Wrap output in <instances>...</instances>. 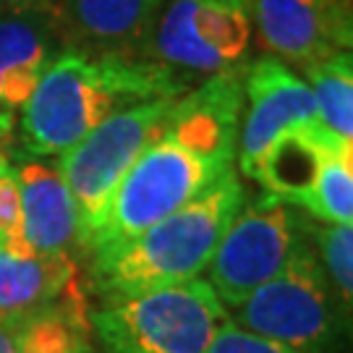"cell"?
Wrapping results in <instances>:
<instances>
[{
    "label": "cell",
    "mask_w": 353,
    "mask_h": 353,
    "mask_svg": "<svg viewBox=\"0 0 353 353\" xmlns=\"http://www.w3.org/2000/svg\"><path fill=\"white\" fill-rule=\"evenodd\" d=\"M243 118V65L178 97L160 134L115 189L87 254L139 236L233 170Z\"/></svg>",
    "instance_id": "obj_1"
},
{
    "label": "cell",
    "mask_w": 353,
    "mask_h": 353,
    "mask_svg": "<svg viewBox=\"0 0 353 353\" xmlns=\"http://www.w3.org/2000/svg\"><path fill=\"white\" fill-rule=\"evenodd\" d=\"M186 92L183 81L144 58L63 50L26 100L21 137L32 154L58 157L118 110Z\"/></svg>",
    "instance_id": "obj_2"
},
{
    "label": "cell",
    "mask_w": 353,
    "mask_h": 353,
    "mask_svg": "<svg viewBox=\"0 0 353 353\" xmlns=\"http://www.w3.org/2000/svg\"><path fill=\"white\" fill-rule=\"evenodd\" d=\"M243 202V186L230 170L139 236L92 252V288L113 299L199 278Z\"/></svg>",
    "instance_id": "obj_3"
},
{
    "label": "cell",
    "mask_w": 353,
    "mask_h": 353,
    "mask_svg": "<svg viewBox=\"0 0 353 353\" xmlns=\"http://www.w3.org/2000/svg\"><path fill=\"white\" fill-rule=\"evenodd\" d=\"M89 319L110 353H210L214 335L230 322L214 288L202 278L102 299Z\"/></svg>",
    "instance_id": "obj_4"
},
{
    "label": "cell",
    "mask_w": 353,
    "mask_h": 353,
    "mask_svg": "<svg viewBox=\"0 0 353 353\" xmlns=\"http://www.w3.org/2000/svg\"><path fill=\"white\" fill-rule=\"evenodd\" d=\"M252 29L249 0H165L139 58L194 89L243 65Z\"/></svg>",
    "instance_id": "obj_5"
},
{
    "label": "cell",
    "mask_w": 353,
    "mask_h": 353,
    "mask_svg": "<svg viewBox=\"0 0 353 353\" xmlns=\"http://www.w3.org/2000/svg\"><path fill=\"white\" fill-rule=\"evenodd\" d=\"M178 100V97H176ZM176 100H150L105 118L71 150L58 154V173L71 191L79 214V246L87 252L94 230L110 207L115 189L131 165L160 134Z\"/></svg>",
    "instance_id": "obj_6"
},
{
    "label": "cell",
    "mask_w": 353,
    "mask_h": 353,
    "mask_svg": "<svg viewBox=\"0 0 353 353\" xmlns=\"http://www.w3.org/2000/svg\"><path fill=\"white\" fill-rule=\"evenodd\" d=\"M230 322L301 353H327L343 322L335 293L309 239L265 285L228 309Z\"/></svg>",
    "instance_id": "obj_7"
},
{
    "label": "cell",
    "mask_w": 353,
    "mask_h": 353,
    "mask_svg": "<svg viewBox=\"0 0 353 353\" xmlns=\"http://www.w3.org/2000/svg\"><path fill=\"white\" fill-rule=\"evenodd\" d=\"M306 220L309 217L270 194L241 207L207 267V283L225 309L239 306L288 265L293 252L306 241Z\"/></svg>",
    "instance_id": "obj_8"
},
{
    "label": "cell",
    "mask_w": 353,
    "mask_h": 353,
    "mask_svg": "<svg viewBox=\"0 0 353 353\" xmlns=\"http://www.w3.org/2000/svg\"><path fill=\"white\" fill-rule=\"evenodd\" d=\"M249 11L262 48L296 74L351 52V0H249Z\"/></svg>",
    "instance_id": "obj_9"
},
{
    "label": "cell",
    "mask_w": 353,
    "mask_h": 353,
    "mask_svg": "<svg viewBox=\"0 0 353 353\" xmlns=\"http://www.w3.org/2000/svg\"><path fill=\"white\" fill-rule=\"evenodd\" d=\"M312 123H319V115L301 74L272 55L243 65V118L236 150L243 176L252 178L272 141Z\"/></svg>",
    "instance_id": "obj_10"
},
{
    "label": "cell",
    "mask_w": 353,
    "mask_h": 353,
    "mask_svg": "<svg viewBox=\"0 0 353 353\" xmlns=\"http://www.w3.org/2000/svg\"><path fill=\"white\" fill-rule=\"evenodd\" d=\"M165 0H52L63 50L139 58Z\"/></svg>",
    "instance_id": "obj_11"
},
{
    "label": "cell",
    "mask_w": 353,
    "mask_h": 353,
    "mask_svg": "<svg viewBox=\"0 0 353 353\" xmlns=\"http://www.w3.org/2000/svg\"><path fill=\"white\" fill-rule=\"evenodd\" d=\"M63 52L50 6L0 16V108H24L48 65Z\"/></svg>",
    "instance_id": "obj_12"
},
{
    "label": "cell",
    "mask_w": 353,
    "mask_h": 353,
    "mask_svg": "<svg viewBox=\"0 0 353 353\" xmlns=\"http://www.w3.org/2000/svg\"><path fill=\"white\" fill-rule=\"evenodd\" d=\"M21 228L37 254H71L79 243V214L71 191L55 165L24 163L16 170Z\"/></svg>",
    "instance_id": "obj_13"
},
{
    "label": "cell",
    "mask_w": 353,
    "mask_h": 353,
    "mask_svg": "<svg viewBox=\"0 0 353 353\" xmlns=\"http://www.w3.org/2000/svg\"><path fill=\"white\" fill-rule=\"evenodd\" d=\"M79 278L71 254L13 256L0 252V322L37 314Z\"/></svg>",
    "instance_id": "obj_14"
},
{
    "label": "cell",
    "mask_w": 353,
    "mask_h": 353,
    "mask_svg": "<svg viewBox=\"0 0 353 353\" xmlns=\"http://www.w3.org/2000/svg\"><path fill=\"white\" fill-rule=\"evenodd\" d=\"M89 314L87 293L76 278L55 301L26 319L19 332L16 353H89Z\"/></svg>",
    "instance_id": "obj_15"
},
{
    "label": "cell",
    "mask_w": 353,
    "mask_h": 353,
    "mask_svg": "<svg viewBox=\"0 0 353 353\" xmlns=\"http://www.w3.org/2000/svg\"><path fill=\"white\" fill-rule=\"evenodd\" d=\"M322 126L353 144V61L351 52L332 55L306 71Z\"/></svg>",
    "instance_id": "obj_16"
},
{
    "label": "cell",
    "mask_w": 353,
    "mask_h": 353,
    "mask_svg": "<svg viewBox=\"0 0 353 353\" xmlns=\"http://www.w3.org/2000/svg\"><path fill=\"white\" fill-rule=\"evenodd\" d=\"M301 210L316 223H353V144L341 141L327 152L325 163L306 194Z\"/></svg>",
    "instance_id": "obj_17"
},
{
    "label": "cell",
    "mask_w": 353,
    "mask_h": 353,
    "mask_svg": "<svg viewBox=\"0 0 353 353\" xmlns=\"http://www.w3.org/2000/svg\"><path fill=\"white\" fill-rule=\"evenodd\" d=\"M306 239L327 275L343 322L348 327L353 306V228L306 220Z\"/></svg>",
    "instance_id": "obj_18"
},
{
    "label": "cell",
    "mask_w": 353,
    "mask_h": 353,
    "mask_svg": "<svg viewBox=\"0 0 353 353\" xmlns=\"http://www.w3.org/2000/svg\"><path fill=\"white\" fill-rule=\"evenodd\" d=\"M0 252L13 256L37 254L24 236L21 228V199H19V178L16 168L0 163Z\"/></svg>",
    "instance_id": "obj_19"
},
{
    "label": "cell",
    "mask_w": 353,
    "mask_h": 353,
    "mask_svg": "<svg viewBox=\"0 0 353 353\" xmlns=\"http://www.w3.org/2000/svg\"><path fill=\"white\" fill-rule=\"evenodd\" d=\"M210 353H301L296 348H290L285 343L270 341L262 335H254L249 330L236 327L233 322H228L220 327V332L214 335L212 348Z\"/></svg>",
    "instance_id": "obj_20"
},
{
    "label": "cell",
    "mask_w": 353,
    "mask_h": 353,
    "mask_svg": "<svg viewBox=\"0 0 353 353\" xmlns=\"http://www.w3.org/2000/svg\"><path fill=\"white\" fill-rule=\"evenodd\" d=\"M13 110L0 108V163H8V154H11L13 144Z\"/></svg>",
    "instance_id": "obj_21"
},
{
    "label": "cell",
    "mask_w": 353,
    "mask_h": 353,
    "mask_svg": "<svg viewBox=\"0 0 353 353\" xmlns=\"http://www.w3.org/2000/svg\"><path fill=\"white\" fill-rule=\"evenodd\" d=\"M26 319L21 322H0V353H16V343H19V332L24 327Z\"/></svg>",
    "instance_id": "obj_22"
},
{
    "label": "cell",
    "mask_w": 353,
    "mask_h": 353,
    "mask_svg": "<svg viewBox=\"0 0 353 353\" xmlns=\"http://www.w3.org/2000/svg\"><path fill=\"white\" fill-rule=\"evenodd\" d=\"M8 8H39V6H50L52 0H0Z\"/></svg>",
    "instance_id": "obj_23"
}]
</instances>
